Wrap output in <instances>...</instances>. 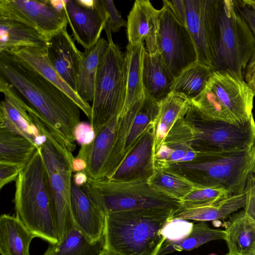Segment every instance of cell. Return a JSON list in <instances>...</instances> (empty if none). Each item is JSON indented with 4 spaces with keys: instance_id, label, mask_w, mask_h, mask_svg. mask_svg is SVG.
Segmentation results:
<instances>
[{
    "instance_id": "6da1fadb",
    "label": "cell",
    "mask_w": 255,
    "mask_h": 255,
    "mask_svg": "<svg viewBox=\"0 0 255 255\" xmlns=\"http://www.w3.org/2000/svg\"><path fill=\"white\" fill-rule=\"evenodd\" d=\"M0 76L27 102L54 138L74 151V130L81 111L76 103L36 71L4 52H0Z\"/></svg>"
},
{
    "instance_id": "7a4b0ae2",
    "label": "cell",
    "mask_w": 255,
    "mask_h": 255,
    "mask_svg": "<svg viewBox=\"0 0 255 255\" xmlns=\"http://www.w3.org/2000/svg\"><path fill=\"white\" fill-rule=\"evenodd\" d=\"M176 210L149 208L106 214L104 250L115 255H158L161 230Z\"/></svg>"
},
{
    "instance_id": "3957f363",
    "label": "cell",
    "mask_w": 255,
    "mask_h": 255,
    "mask_svg": "<svg viewBox=\"0 0 255 255\" xmlns=\"http://www.w3.org/2000/svg\"><path fill=\"white\" fill-rule=\"evenodd\" d=\"M163 144L172 149L200 152L245 149L255 144V121L253 116L243 124L204 121L191 106L173 126Z\"/></svg>"
},
{
    "instance_id": "277c9868",
    "label": "cell",
    "mask_w": 255,
    "mask_h": 255,
    "mask_svg": "<svg viewBox=\"0 0 255 255\" xmlns=\"http://www.w3.org/2000/svg\"><path fill=\"white\" fill-rule=\"evenodd\" d=\"M200 186L223 185L231 194L245 191L248 179L255 174V144L242 149L199 152L193 161L164 167Z\"/></svg>"
},
{
    "instance_id": "5b68a950",
    "label": "cell",
    "mask_w": 255,
    "mask_h": 255,
    "mask_svg": "<svg viewBox=\"0 0 255 255\" xmlns=\"http://www.w3.org/2000/svg\"><path fill=\"white\" fill-rule=\"evenodd\" d=\"M16 217L35 236L51 244L59 242L39 147L15 180Z\"/></svg>"
},
{
    "instance_id": "8992f818",
    "label": "cell",
    "mask_w": 255,
    "mask_h": 255,
    "mask_svg": "<svg viewBox=\"0 0 255 255\" xmlns=\"http://www.w3.org/2000/svg\"><path fill=\"white\" fill-rule=\"evenodd\" d=\"M28 113L45 136L39 148L59 243L66 232L74 226L71 207L72 163L74 156L54 138L33 111L29 110Z\"/></svg>"
},
{
    "instance_id": "52a82bcc",
    "label": "cell",
    "mask_w": 255,
    "mask_h": 255,
    "mask_svg": "<svg viewBox=\"0 0 255 255\" xmlns=\"http://www.w3.org/2000/svg\"><path fill=\"white\" fill-rule=\"evenodd\" d=\"M105 30L109 45L98 66L89 120L95 134L113 118L120 115L126 97L125 55L114 43L109 23Z\"/></svg>"
},
{
    "instance_id": "ba28073f",
    "label": "cell",
    "mask_w": 255,
    "mask_h": 255,
    "mask_svg": "<svg viewBox=\"0 0 255 255\" xmlns=\"http://www.w3.org/2000/svg\"><path fill=\"white\" fill-rule=\"evenodd\" d=\"M217 49L216 70L227 72L244 80L243 72L254 55L255 41L235 0H219Z\"/></svg>"
},
{
    "instance_id": "9c48e42d",
    "label": "cell",
    "mask_w": 255,
    "mask_h": 255,
    "mask_svg": "<svg viewBox=\"0 0 255 255\" xmlns=\"http://www.w3.org/2000/svg\"><path fill=\"white\" fill-rule=\"evenodd\" d=\"M83 187L105 214L149 208L177 210L180 207V201L151 188L147 179L123 182L88 178Z\"/></svg>"
},
{
    "instance_id": "30bf717a",
    "label": "cell",
    "mask_w": 255,
    "mask_h": 255,
    "mask_svg": "<svg viewBox=\"0 0 255 255\" xmlns=\"http://www.w3.org/2000/svg\"><path fill=\"white\" fill-rule=\"evenodd\" d=\"M118 117L116 138L103 178H108L135 147L140 137L155 123L159 102L148 94Z\"/></svg>"
},
{
    "instance_id": "8fae6325",
    "label": "cell",
    "mask_w": 255,
    "mask_h": 255,
    "mask_svg": "<svg viewBox=\"0 0 255 255\" xmlns=\"http://www.w3.org/2000/svg\"><path fill=\"white\" fill-rule=\"evenodd\" d=\"M219 0H184L186 26L193 41L197 62L216 70Z\"/></svg>"
},
{
    "instance_id": "7c38bea8",
    "label": "cell",
    "mask_w": 255,
    "mask_h": 255,
    "mask_svg": "<svg viewBox=\"0 0 255 255\" xmlns=\"http://www.w3.org/2000/svg\"><path fill=\"white\" fill-rule=\"evenodd\" d=\"M160 9L157 51L173 76L197 61L195 47L186 26L163 1Z\"/></svg>"
},
{
    "instance_id": "4fadbf2b",
    "label": "cell",
    "mask_w": 255,
    "mask_h": 255,
    "mask_svg": "<svg viewBox=\"0 0 255 255\" xmlns=\"http://www.w3.org/2000/svg\"><path fill=\"white\" fill-rule=\"evenodd\" d=\"M0 16L25 23L47 39L68 24L65 9H57L50 0H0Z\"/></svg>"
},
{
    "instance_id": "5bb4252c",
    "label": "cell",
    "mask_w": 255,
    "mask_h": 255,
    "mask_svg": "<svg viewBox=\"0 0 255 255\" xmlns=\"http://www.w3.org/2000/svg\"><path fill=\"white\" fill-rule=\"evenodd\" d=\"M64 9L75 40L85 50L93 47L109 19L104 0H66Z\"/></svg>"
},
{
    "instance_id": "9a60e30c",
    "label": "cell",
    "mask_w": 255,
    "mask_h": 255,
    "mask_svg": "<svg viewBox=\"0 0 255 255\" xmlns=\"http://www.w3.org/2000/svg\"><path fill=\"white\" fill-rule=\"evenodd\" d=\"M0 92L4 96L0 104V129L24 137L39 147L45 136L29 114L27 103L1 76Z\"/></svg>"
},
{
    "instance_id": "2e32d148",
    "label": "cell",
    "mask_w": 255,
    "mask_h": 255,
    "mask_svg": "<svg viewBox=\"0 0 255 255\" xmlns=\"http://www.w3.org/2000/svg\"><path fill=\"white\" fill-rule=\"evenodd\" d=\"M207 85L216 94L235 121L243 124L253 116L255 93L244 80L222 70L214 71Z\"/></svg>"
},
{
    "instance_id": "e0dca14e",
    "label": "cell",
    "mask_w": 255,
    "mask_h": 255,
    "mask_svg": "<svg viewBox=\"0 0 255 255\" xmlns=\"http://www.w3.org/2000/svg\"><path fill=\"white\" fill-rule=\"evenodd\" d=\"M151 125L108 178L128 182L148 179L154 171V126Z\"/></svg>"
},
{
    "instance_id": "ac0fdd59",
    "label": "cell",
    "mask_w": 255,
    "mask_h": 255,
    "mask_svg": "<svg viewBox=\"0 0 255 255\" xmlns=\"http://www.w3.org/2000/svg\"><path fill=\"white\" fill-rule=\"evenodd\" d=\"M66 28L47 39L46 55L62 79L76 93L77 75L83 52L77 48Z\"/></svg>"
},
{
    "instance_id": "d6986e66",
    "label": "cell",
    "mask_w": 255,
    "mask_h": 255,
    "mask_svg": "<svg viewBox=\"0 0 255 255\" xmlns=\"http://www.w3.org/2000/svg\"><path fill=\"white\" fill-rule=\"evenodd\" d=\"M160 12L148 0H135L128 16V44L137 46L144 40L146 51L149 54L156 53Z\"/></svg>"
},
{
    "instance_id": "ffe728a7",
    "label": "cell",
    "mask_w": 255,
    "mask_h": 255,
    "mask_svg": "<svg viewBox=\"0 0 255 255\" xmlns=\"http://www.w3.org/2000/svg\"><path fill=\"white\" fill-rule=\"evenodd\" d=\"M71 211L75 227L92 243L103 238L106 214L83 187L72 181Z\"/></svg>"
},
{
    "instance_id": "44dd1931",
    "label": "cell",
    "mask_w": 255,
    "mask_h": 255,
    "mask_svg": "<svg viewBox=\"0 0 255 255\" xmlns=\"http://www.w3.org/2000/svg\"><path fill=\"white\" fill-rule=\"evenodd\" d=\"M118 117L113 118L103 126L95 134L91 143L81 146L77 156L86 161L87 167L84 172L89 178L103 177L116 138Z\"/></svg>"
},
{
    "instance_id": "7402d4cb",
    "label": "cell",
    "mask_w": 255,
    "mask_h": 255,
    "mask_svg": "<svg viewBox=\"0 0 255 255\" xmlns=\"http://www.w3.org/2000/svg\"><path fill=\"white\" fill-rule=\"evenodd\" d=\"M46 48L26 46L15 48L4 53L12 56L40 73L69 96L90 120L91 106L83 101L62 79L48 61Z\"/></svg>"
},
{
    "instance_id": "603a6c76",
    "label": "cell",
    "mask_w": 255,
    "mask_h": 255,
    "mask_svg": "<svg viewBox=\"0 0 255 255\" xmlns=\"http://www.w3.org/2000/svg\"><path fill=\"white\" fill-rule=\"evenodd\" d=\"M47 39L34 27L21 21L0 16V52L22 47L47 48Z\"/></svg>"
},
{
    "instance_id": "cb8c5ba5",
    "label": "cell",
    "mask_w": 255,
    "mask_h": 255,
    "mask_svg": "<svg viewBox=\"0 0 255 255\" xmlns=\"http://www.w3.org/2000/svg\"><path fill=\"white\" fill-rule=\"evenodd\" d=\"M174 77L157 51L149 54L146 49L142 63V83L144 93L159 102L172 91Z\"/></svg>"
},
{
    "instance_id": "d4e9b609",
    "label": "cell",
    "mask_w": 255,
    "mask_h": 255,
    "mask_svg": "<svg viewBox=\"0 0 255 255\" xmlns=\"http://www.w3.org/2000/svg\"><path fill=\"white\" fill-rule=\"evenodd\" d=\"M246 201V192L231 194L211 203L187 209L179 208L172 219L193 220L200 222L224 220L241 208Z\"/></svg>"
},
{
    "instance_id": "484cf974",
    "label": "cell",
    "mask_w": 255,
    "mask_h": 255,
    "mask_svg": "<svg viewBox=\"0 0 255 255\" xmlns=\"http://www.w3.org/2000/svg\"><path fill=\"white\" fill-rule=\"evenodd\" d=\"M191 106L190 99L173 91L159 102V112L154 126V154L164 143L173 126L185 116Z\"/></svg>"
},
{
    "instance_id": "4316f807",
    "label": "cell",
    "mask_w": 255,
    "mask_h": 255,
    "mask_svg": "<svg viewBox=\"0 0 255 255\" xmlns=\"http://www.w3.org/2000/svg\"><path fill=\"white\" fill-rule=\"evenodd\" d=\"M34 238L16 217L5 214L0 216L1 255H30V245Z\"/></svg>"
},
{
    "instance_id": "83f0119b",
    "label": "cell",
    "mask_w": 255,
    "mask_h": 255,
    "mask_svg": "<svg viewBox=\"0 0 255 255\" xmlns=\"http://www.w3.org/2000/svg\"><path fill=\"white\" fill-rule=\"evenodd\" d=\"M108 45V40L101 38L93 47L83 52L77 75L76 93L88 103L93 101L98 66Z\"/></svg>"
},
{
    "instance_id": "f1b7e54d",
    "label": "cell",
    "mask_w": 255,
    "mask_h": 255,
    "mask_svg": "<svg viewBox=\"0 0 255 255\" xmlns=\"http://www.w3.org/2000/svg\"><path fill=\"white\" fill-rule=\"evenodd\" d=\"M225 228L228 249L226 255H243L255 242V224L244 210L231 214Z\"/></svg>"
},
{
    "instance_id": "f546056e",
    "label": "cell",
    "mask_w": 255,
    "mask_h": 255,
    "mask_svg": "<svg viewBox=\"0 0 255 255\" xmlns=\"http://www.w3.org/2000/svg\"><path fill=\"white\" fill-rule=\"evenodd\" d=\"M145 50L144 42L137 46L129 44L127 46L126 97L121 112L127 111L136 102L145 98L142 83V63Z\"/></svg>"
},
{
    "instance_id": "4dcf8cb0",
    "label": "cell",
    "mask_w": 255,
    "mask_h": 255,
    "mask_svg": "<svg viewBox=\"0 0 255 255\" xmlns=\"http://www.w3.org/2000/svg\"><path fill=\"white\" fill-rule=\"evenodd\" d=\"M104 250L103 238L92 243L74 226L57 244H49L43 255H100Z\"/></svg>"
},
{
    "instance_id": "1f68e13d",
    "label": "cell",
    "mask_w": 255,
    "mask_h": 255,
    "mask_svg": "<svg viewBox=\"0 0 255 255\" xmlns=\"http://www.w3.org/2000/svg\"><path fill=\"white\" fill-rule=\"evenodd\" d=\"M147 182L155 191L180 201L200 186L169 169L156 166Z\"/></svg>"
},
{
    "instance_id": "d6a6232c",
    "label": "cell",
    "mask_w": 255,
    "mask_h": 255,
    "mask_svg": "<svg viewBox=\"0 0 255 255\" xmlns=\"http://www.w3.org/2000/svg\"><path fill=\"white\" fill-rule=\"evenodd\" d=\"M38 148L24 137L0 129V162L24 167Z\"/></svg>"
},
{
    "instance_id": "836d02e7",
    "label": "cell",
    "mask_w": 255,
    "mask_h": 255,
    "mask_svg": "<svg viewBox=\"0 0 255 255\" xmlns=\"http://www.w3.org/2000/svg\"><path fill=\"white\" fill-rule=\"evenodd\" d=\"M214 71L196 61L174 78L172 91L184 94L191 100L205 88Z\"/></svg>"
},
{
    "instance_id": "e575fe53",
    "label": "cell",
    "mask_w": 255,
    "mask_h": 255,
    "mask_svg": "<svg viewBox=\"0 0 255 255\" xmlns=\"http://www.w3.org/2000/svg\"><path fill=\"white\" fill-rule=\"evenodd\" d=\"M191 107L204 121L238 124L207 84L200 94L191 100Z\"/></svg>"
},
{
    "instance_id": "d590c367",
    "label": "cell",
    "mask_w": 255,
    "mask_h": 255,
    "mask_svg": "<svg viewBox=\"0 0 255 255\" xmlns=\"http://www.w3.org/2000/svg\"><path fill=\"white\" fill-rule=\"evenodd\" d=\"M226 235L225 230L212 229L205 222H200L194 224L190 234L183 240L172 243H163L158 255L161 252L160 255L172 251H190L212 241L225 240Z\"/></svg>"
},
{
    "instance_id": "8d00e7d4",
    "label": "cell",
    "mask_w": 255,
    "mask_h": 255,
    "mask_svg": "<svg viewBox=\"0 0 255 255\" xmlns=\"http://www.w3.org/2000/svg\"><path fill=\"white\" fill-rule=\"evenodd\" d=\"M231 195L223 185L210 187L198 186L180 201V209L203 205Z\"/></svg>"
},
{
    "instance_id": "74e56055",
    "label": "cell",
    "mask_w": 255,
    "mask_h": 255,
    "mask_svg": "<svg viewBox=\"0 0 255 255\" xmlns=\"http://www.w3.org/2000/svg\"><path fill=\"white\" fill-rule=\"evenodd\" d=\"M193 225V223L186 220H170L161 230V234L165 238L164 242L172 243L183 240L190 234Z\"/></svg>"
},
{
    "instance_id": "f35d334b",
    "label": "cell",
    "mask_w": 255,
    "mask_h": 255,
    "mask_svg": "<svg viewBox=\"0 0 255 255\" xmlns=\"http://www.w3.org/2000/svg\"><path fill=\"white\" fill-rule=\"evenodd\" d=\"M235 0L239 11L250 26L255 41V0Z\"/></svg>"
},
{
    "instance_id": "ab89813d",
    "label": "cell",
    "mask_w": 255,
    "mask_h": 255,
    "mask_svg": "<svg viewBox=\"0 0 255 255\" xmlns=\"http://www.w3.org/2000/svg\"><path fill=\"white\" fill-rule=\"evenodd\" d=\"M74 136L75 141L82 145L91 143L95 137V132L90 123L79 122L75 127Z\"/></svg>"
},
{
    "instance_id": "60d3db41",
    "label": "cell",
    "mask_w": 255,
    "mask_h": 255,
    "mask_svg": "<svg viewBox=\"0 0 255 255\" xmlns=\"http://www.w3.org/2000/svg\"><path fill=\"white\" fill-rule=\"evenodd\" d=\"M246 201L244 210L255 224V174L250 175L245 189Z\"/></svg>"
},
{
    "instance_id": "b9f144b4",
    "label": "cell",
    "mask_w": 255,
    "mask_h": 255,
    "mask_svg": "<svg viewBox=\"0 0 255 255\" xmlns=\"http://www.w3.org/2000/svg\"><path fill=\"white\" fill-rule=\"evenodd\" d=\"M23 168L16 164L0 162V189L15 181Z\"/></svg>"
},
{
    "instance_id": "7bdbcfd3",
    "label": "cell",
    "mask_w": 255,
    "mask_h": 255,
    "mask_svg": "<svg viewBox=\"0 0 255 255\" xmlns=\"http://www.w3.org/2000/svg\"><path fill=\"white\" fill-rule=\"evenodd\" d=\"M109 15L111 31L116 33L120 31L122 27L127 26V21L123 18L116 8L112 0H104Z\"/></svg>"
},
{
    "instance_id": "ee69618b",
    "label": "cell",
    "mask_w": 255,
    "mask_h": 255,
    "mask_svg": "<svg viewBox=\"0 0 255 255\" xmlns=\"http://www.w3.org/2000/svg\"><path fill=\"white\" fill-rule=\"evenodd\" d=\"M163 1L169 6L177 19L186 26V12L184 0H164Z\"/></svg>"
},
{
    "instance_id": "f6af8a7d",
    "label": "cell",
    "mask_w": 255,
    "mask_h": 255,
    "mask_svg": "<svg viewBox=\"0 0 255 255\" xmlns=\"http://www.w3.org/2000/svg\"><path fill=\"white\" fill-rule=\"evenodd\" d=\"M244 80L255 93V50L245 69Z\"/></svg>"
},
{
    "instance_id": "bcb514c9",
    "label": "cell",
    "mask_w": 255,
    "mask_h": 255,
    "mask_svg": "<svg viewBox=\"0 0 255 255\" xmlns=\"http://www.w3.org/2000/svg\"><path fill=\"white\" fill-rule=\"evenodd\" d=\"M88 178L84 171L77 172L73 176L72 181L76 186L83 187L87 184Z\"/></svg>"
},
{
    "instance_id": "7dc6e473",
    "label": "cell",
    "mask_w": 255,
    "mask_h": 255,
    "mask_svg": "<svg viewBox=\"0 0 255 255\" xmlns=\"http://www.w3.org/2000/svg\"><path fill=\"white\" fill-rule=\"evenodd\" d=\"M87 167V164L84 159L77 156L74 157L72 163L73 172L85 171Z\"/></svg>"
},
{
    "instance_id": "c3c4849f",
    "label": "cell",
    "mask_w": 255,
    "mask_h": 255,
    "mask_svg": "<svg viewBox=\"0 0 255 255\" xmlns=\"http://www.w3.org/2000/svg\"><path fill=\"white\" fill-rule=\"evenodd\" d=\"M243 255H255V242L250 249Z\"/></svg>"
},
{
    "instance_id": "681fc988",
    "label": "cell",
    "mask_w": 255,
    "mask_h": 255,
    "mask_svg": "<svg viewBox=\"0 0 255 255\" xmlns=\"http://www.w3.org/2000/svg\"><path fill=\"white\" fill-rule=\"evenodd\" d=\"M115 255L113 254L112 253H109L108 252H107L105 250H104L103 253L102 254H101V255Z\"/></svg>"
},
{
    "instance_id": "f907efd6",
    "label": "cell",
    "mask_w": 255,
    "mask_h": 255,
    "mask_svg": "<svg viewBox=\"0 0 255 255\" xmlns=\"http://www.w3.org/2000/svg\"><path fill=\"white\" fill-rule=\"evenodd\" d=\"M209 255H217L216 254L212 253V254H209Z\"/></svg>"
}]
</instances>
